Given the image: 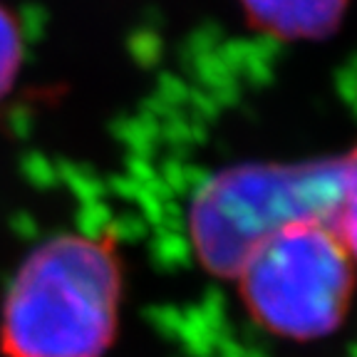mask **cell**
<instances>
[{"mask_svg": "<svg viewBox=\"0 0 357 357\" xmlns=\"http://www.w3.org/2000/svg\"><path fill=\"white\" fill-rule=\"evenodd\" d=\"M236 283L263 330L288 340H318L350 312L355 266L328 221H298L263 241Z\"/></svg>", "mask_w": 357, "mask_h": 357, "instance_id": "cell-3", "label": "cell"}, {"mask_svg": "<svg viewBox=\"0 0 357 357\" xmlns=\"http://www.w3.org/2000/svg\"><path fill=\"white\" fill-rule=\"evenodd\" d=\"M22 62V35L17 20L0 6V107L10 95Z\"/></svg>", "mask_w": 357, "mask_h": 357, "instance_id": "cell-5", "label": "cell"}, {"mask_svg": "<svg viewBox=\"0 0 357 357\" xmlns=\"http://www.w3.org/2000/svg\"><path fill=\"white\" fill-rule=\"evenodd\" d=\"M124 258L112 234H57L17 266L0 305L3 357H107L119 333Z\"/></svg>", "mask_w": 357, "mask_h": 357, "instance_id": "cell-1", "label": "cell"}, {"mask_svg": "<svg viewBox=\"0 0 357 357\" xmlns=\"http://www.w3.org/2000/svg\"><path fill=\"white\" fill-rule=\"evenodd\" d=\"M355 174V156L238 164L211 176L191 199L189 241L199 266L236 280L263 241L298 221H328Z\"/></svg>", "mask_w": 357, "mask_h": 357, "instance_id": "cell-2", "label": "cell"}, {"mask_svg": "<svg viewBox=\"0 0 357 357\" xmlns=\"http://www.w3.org/2000/svg\"><path fill=\"white\" fill-rule=\"evenodd\" d=\"M352 156H355V174H352L350 184H347L340 204L330 218V226L350 256L352 266L357 268V151H352Z\"/></svg>", "mask_w": 357, "mask_h": 357, "instance_id": "cell-6", "label": "cell"}, {"mask_svg": "<svg viewBox=\"0 0 357 357\" xmlns=\"http://www.w3.org/2000/svg\"><path fill=\"white\" fill-rule=\"evenodd\" d=\"M258 28L288 40L323 38L335 28L347 0H241Z\"/></svg>", "mask_w": 357, "mask_h": 357, "instance_id": "cell-4", "label": "cell"}]
</instances>
